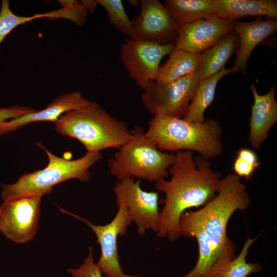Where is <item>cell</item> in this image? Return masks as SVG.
Returning a JSON list of instances; mask_svg holds the SVG:
<instances>
[{"mask_svg":"<svg viewBox=\"0 0 277 277\" xmlns=\"http://www.w3.org/2000/svg\"><path fill=\"white\" fill-rule=\"evenodd\" d=\"M40 196L3 202L0 206V231L13 242L22 244L35 236L40 215Z\"/></svg>","mask_w":277,"mask_h":277,"instance_id":"obj_11","label":"cell"},{"mask_svg":"<svg viewBox=\"0 0 277 277\" xmlns=\"http://www.w3.org/2000/svg\"><path fill=\"white\" fill-rule=\"evenodd\" d=\"M164 5L180 24L205 19L215 14L212 0H167Z\"/></svg>","mask_w":277,"mask_h":277,"instance_id":"obj_22","label":"cell"},{"mask_svg":"<svg viewBox=\"0 0 277 277\" xmlns=\"http://www.w3.org/2000/svg\"><path fill=\"white\" fill-rule=\"evenodd\" d=\"M174 159L175 153L159 149L138 128L132 131L130 140L109 160L108 167L117 181L136 177L156 183L167 177Z\"/></svg>","mask_w":277,"mask_h":277,"instance_id":"obj_6","label":"cell"},{"mask_svg":"<svg viewBox=\"0 0 277 277\" xmlns=\"http://www.w3.org/2000/svg\"><path fill=\"white\" fill-rule=\"evenodd\" d=\"M236 156L247 161L258 168L260 166V163L258 155L254 151L250 149L241 148L238 151Z\"/></svg>","mask_w":277,"mask_h":277,"instance_id":"obj_28","label":"cell"},{"mask_svg":"<svg viewBox=\"0 0 277 277\" xmlns=\"http://www.w3.org/2000/svg\"><path fill=\"white\" fill-rule=\"evenodd\" d=\"M41 146L48 159L47 166L21 175L14 183L1 184L3 202L24 197H42L50 194L55 185L70 179L88 182L90 179L89 169L102 157L100 152H87L80 158L70 160L57 156Z\"/></svg>","mask_w":277,"mask_h":277,"instance_id":"obj_5","label":"cell"},{"mask_svg":"<svg viewBox=\"0 0 277 277\" xmlns=\"http://www.w3.org/2000/svg\"><path fill=\"white\" fill-rule=\"evenodd\" d=\"M238 71L239 70L234 67L230 69L224 67L215 74L200 81L183 118L190 122H203L204 112L214 100L218 82L223 76Z\"/></svg>","mask_w":277,"mask_h":277,"instance_id":"obj_19","label":"cell"},{"mask_svg":"<svg viewBox=\"0 0 277 277\" xmlns=\"http://www.w3.org/2000/svg\"><path fill=\"white\" fill-rule=\"evenodd\" d=\"M215 14L230 21L246 16H265L277 18V1L275 0H212Z\"/></svg>","mask_w":277,"mask_h":277,"instance_id":"obj_17","label":"cell"},{"mask_svg":"<svg viewBox=\"0 0 277 277\" xmlns=\"http://www.w3.org/2000/svg\"><path fill=\"white\" fill-rule=\"evenodd\" d=\"M234 23L214 14L205 19L178 24L173 50L201 54L233 31Z\"/></svg>","mask_w":277,"mask_h":277,"instance_id":"obj_13","label":"cell"},{"mask_svg":"<svg viewBox=\"0 0 277 277\" xmlns=\"http://www.w3.org/2000/svg\"><path fill=\"white\" fill-rule=\"evenodd\" d=\"M93 247L89 248L88 255L77 268H69L67 271L73 277H103L102 273L94 262Z\"/></svg>","mask_w":277,"mask_h":277,"instance_id":"obj_25","label":"cell"},{"mask_svg":"<svg viewBox=\"0 0 277 277\" xmlns=\"http://www.w3.org/2000/svg\"><path fill=\"white\" fill-rule=\"evenodd\" d=\"M54 124L58 133L77 140L87 152L118 149L132 136V131L126 123L112 116L94 102L66 112Z\"/></svg>","mask_w":277,"mask_h":277,"instance_id":"obj_3","label":"cell"},{"mask_svg":"<svg viewBox=\"0 0 277 277\" xmlns=\"http://www.w3.org/2000/svg\"><path fill=\"white\" fill-rule=\"evenodd\" d=\"M257 168L252 164L237 156L233 165L234 174L241 178L243 177L247 180L251 179L252 174Z\"/></svg>","mask_w":277,"mask_h":277,"instance_id":"obj_27","label":"cell"},{"mask_svg":"<svg viewBox=\"0 0 277 277\" xmlns=\"http://www.w3.org/2000/svg\"><path fill=\"white\" fill-rule=\"evenodd\" d=\"M238 37L232 31L219 42L200 55L195 73L201 81L219 72L228 61L238 45Z\"/></svg>","mask_w":277,"mask_h":277,"instance_id":"obj_18","label":"cell"},{"mask_svg":"<svg viewBox=\"0 0 277 277\" xmlns=\"http://www.w3.org/2000/svg\"><path fill=\"white\" fill-rule=\"evenodd\" d=\"M97 4L105 9L111 24L129 38L133 37L131 20L129 19L121 0H97Z\"/></svg>","mask_w":277,"mask_h":277,"instance_id":"obj_23","label":"cell"},{"mask_svg":"<svg viewBox=\"0 0 277 277\" xmlns=\"http://www.w3.org/2000/svg\"><path fill=\"white\" fill-rule=\"evenodd\" d=\"M174 47V43L159 44L127 38L120 48V58L129 77L144 91L154 80L162 59Z\"/></svg>","mask_w":277,"mask_h":277,"instance_id":"obj_8","label":"cell"},{"mask_svg":"<svg viewBox=\"0 0 277 277\" xmlns=\"http://www.w3.org/2000/svg\"><path fill=\"white\" fill-rule=\"evenodd\" d=\"M254 102L251 107L249 141L254 148L260 149L267 138L271 128L277 121V102L275 98L276 86L265 94L258 93L254 85L250 86Z\"/></svg>","mask_w":277,"mask_h":277,"instance_id":"obj_15","label":"cell"},{"mask_svg":"<svg viewBox=\"0 0 277 277\" xmlns=\"http://www.w3.org/2000/svg\"><path fill=\"white\" fill-rule=\"evenodd\" d=\"M257 238H248L238 256L232 259H223L215 263L206 277H247L260 272L262 266L258 263H248V250Z\"/></svg>","mask_w":277,"mask_h":277,"instance_id":"obj_20","label":"cell"},{"mask_svg":"<svg viewBox=\"0 0 277 277\" xmlns=\"http://www.w3.org/2000/svg\"><path fill=\"white\" fill-rule=\"evenodd\" d=\"M131 23L133 39L166 44L175 43L177 37L178 23L158 0L141 1L140 13Z\"/></svg>","mask_w":277,"mask_h":277,"instance_id":"obj_12","label":"cell"},{"mask_svg":"<svg viewBox=\"0 0 277 277\" xmlns=\"http://www.w3.org/2000/svg\"><path fill=\"white\" fill-rule=\"evenodd\" d=\"M200 81L195 72L167 83L152 81L142 94V103L153 116L183 118Z\"/></svg>","mask_w":277,"mask_h":277,"instance_id":"obj_7","label":"cell"},{"mask_svg":"<svg viewBox=\"0 0 277 277\" xmlns=\"http://www.w3.org/2000/svg\"><path fill=\"white\" fill-rule=\"evenodd\" d=\"M171 178L155 183L156 189L164 193V207L160 211L157 236L170 242L181 237L179 220L185 211L203 207L219 191L222 176L214 171L208 159L193 151H178L169 169Z\"/></svg>","mask_w":277,"mask_h":277,"instance_id":"obj_2","label":"cell"},{"mask_svg":"<svg viewBox=\"0 0 277 277\" xmlns=\"http://www.w3.org/2000/svg\"><path fill=\"white\" fill-rule=\"evenodd\" d=\"M113 189L117 205L127 208L138 234L143 235L148 230L157 232L160 215L158 192L143 190L140 180L135 181L132 177L117 181Z\"/></svg>","mask_w":277,"mask_h":277,"instance_id":"obj_10","label":"cell"},{"mask_svg":"<svg viewBox=\"0 0 277 277\" xmlns=\"http://www.w3.org/2000/svg\"><path fill=\"white\" fill-rule=\"evenodd\" d=\"M129 2L130 4H132L133 6H137L138 3V1H129Z\"/></svg>","mask_w":277,"mask_h":277,"instance_id":"obj_29","label":"cell"},{"mask_svg":"<svg viewBox=\"0 0 277 277\" xmlns=\"http://www.w3.org/2000/svg\"><path fill=\"white\" fill-rule=\"evenodd\" d=\"M250 204L246 186L234 173L222 177L219 192L201 208L187 210L179 220L181 236L196 240L199 256L194 268L183 277H206L211 267L223 259L235 257V246L227 234L234 212Z\"/></svg>","mask_w":277,"mask_h":277,"instance_id":"obj_1","label":"cell"},{"mask_svg":"<svg viewBox=\"0 0 277 277\" xmlns=\"http://www.w3.org/2000/svg\"><path fill=\"white\" fill-rule=\"evenodd\" d=\"M87 100L79 91L56 97L46 108L25 114L0 124V136L14 132L29 124L37 122L55 123L66 112L88 105Z\"/></svg>","mask_w":277,"mask_h":277,"instance_id":"obj_14","label":"cell"},{"mask_svg":"<svg viewBox=\"0 0 277 277\" xmlns=\"http://www.w3.org/2000/svg\"><path fill=\"white\" fill-rule=\"evenodd\" d=\"M276 29L277 21L274 19H258L249 22L235 21L233 31L239 35L240 43L233 67L245 73L253 50L272 35Z\"/></svg>","mask_w":277,"mask_h":277,"instance_id":"obj_16","label":"cell"},{"mask_svg":"<svg viewBox=\"0 0 277 277\" xmlns=\"http://www.w3.org/2000/svg\"><path fill=\"white\" fill-rule=\"evenodd\" d=\"M222 131L217 122L212 118L194 123L158 115L149 121L145 134L161 151H194L209 159L222 153Z\"/></svg>","mask_w":277,"mask_h":277,"instance_id":"obj_4","label":"cell"},{"mask_svg":"<svg viewBox=\"0 0 277 277\" xmlns=\"http://www.w3.org/2000/svg\"><path fill=\"white\" fill-rule=\"evenodd\" d=\"M118 209L112 220L104 225H96L89 221L64 210H60L85 223L94 232L101 247V256L96 263L104 277H140L125 273L120 263L117 241L118 236L127 232L128 227L132 222L127 208L117 205Z\"/></svg>","mask_w":277,"mask_h":277,"instance_id":"obj_9","label":"cell"},{"mask_svg":"<svg viewBox=\"0 0 277 277\" xmlns=\"http://www.w3.org/2000/svg\"><path fill=\"white\" fill-rule=\"evenodd\" d=\"M34 109L24 106L14 105L0 108V124L7 121L33 112Z\"/></svg>","mask_w":277,"mask_h":277,"instance_id":"obj_26","label":"cell"},{"mask_svg":"<svg viewBox=\"0 0 277 277\" xmlns=\"http://www.w3.org/2000/svg\"><path fill=\"white\" fill-rule=\"evenodd\" d=\"M200 55L181 50H173L169 58L160 66L153 81L167 83L195 72Z\"/></svg>","mask_w":277,"mask_h":277,"instance_id":"obj_21","label":"cell"},{"mask_svg":"<svg viewBox=\"0 0 277 277\" xmlns=\"http://www.w3.org/2000/svg\"><path fill=\"white\" fill-rule=\"evenodd\" d=\"M36 18V14L30 16L17 15L10 9L9 1H2L0 10V43L16 27Z\"/></svg>","mask_w":277,"mask_h":277,"instance_id":"obj_24","label":"cell"}]
</instances>
